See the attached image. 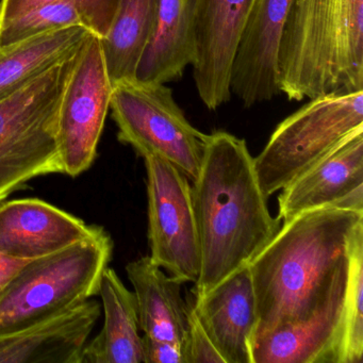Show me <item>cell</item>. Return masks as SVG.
Segmentation results:
<instances>
[{
  "label": "cell",
  "instance_id": "4",
  "mask_svg": "<svg viewBox=\"0 0 363 363\" xmlns=\"http://www.w3.org/2000/svg\"><path fill=\"white\" fill-rule=\"evenodd\" d=\"M114 243L104 227L60 252L29 261L0 294V335L65 313L99 294Z\"/></svg>",
  "mask_w": 363,
  "mask_h": 363
},
{
  "label": "cell",
  "instance_id": "14",
  "mask_svg": "<svg viewBox=\"0 0 363 363\" xmlns=\"http://www.w3.org/2000/svg\"><path fill=\"white\" fill-rule=\"evenodd\" d=\"M195 312L225 363H252L256 297L247 267L193 299Z\"/></svg>",
  "mask_w": 363,
  "mask_h": 363
},
{
  "label": "cell",
  "instance_id": "22",
  "mask_svg": "<svg viewBox=\"0 0 363 363\" xmlns=\"http://www.w3.org/2000/svg\"><path fill=\"white\" fill-rule=\"evenodd\" d=\"M363 358V223L354 229L347 252V275L342 307L340 363Z\"/></svg>",
  "mask_w": 363,
  "mask_h": 363
},
{
  "label": "cell",
  "instance_id": "9",
  "mask_svg": "<svg viewBox=\"0 0 363 363\" xmlns=\"http://www.w3.org/2000/svg\"><path fill=\"white\" fill-rule=\"evenodd\" d=\"M101 39L91 35L76 55L58 114L63 174L77 177L92 167L112 95Z\"/></svg>",
  "mask_w": 363,
  "mask_h": 363
},
{
  "label": "cell",
  "instance_id": "25",
  "mask_svg": "<svg viewBox=\"0 0 363 363\" xmlns=\"http://www.w3.org/2000/svg\"><path fill=\"white\" fill-rule=\"evenodd\" d=\"M143 347L145 363H184V350L179 344L143 335Z\"/></svg>",
  "mask_w": 363,
  "mask_h": 363
},
{
  "label": "cell",
  "instance_id": "23",
  "mask_svg": "<svg viewBox=\"0 0 363 363\" xmlns=\"http://www.w3.org/2000/svg\"><path fill=\"white\" fill-rule=\"evenodd\" d=\"M55 1H71L79 5L90 16L93 35L99 39L109 33L121 4V0H0V23Z\"/></svg>",
  "mask_w": 363,
  "mask_h": 363
},
{
  "label": "cell",
  "instance_id": "21",
  "mask_svg": "<svg viewBox=\"0 0 363 363\" xmlns=\"http://www.w3.org/2000/svg\"><path fill=\"white\" fill-rule=\"evenodd\" d=\"M158 0H121L109 33L101 39L112 86L135 79L156 25Z\"/></svg>",
  "mask_w": 363,
  "mask_h": 363
},
{
  "label": "cell",
  "instance_id": "1",
  "mask_svg": "<svg viewBox=\"0 0 363 363\" xmlns=\"http://www.w3.org/2000/svg\"><path fill=\"white\" fill-rule=\"evenodd\" d=\"M363 211L326 207L284 222L248 265L257 307L255 337L303 322L346 282L350 238Z\"/></svg>",
  "mask_w": 363,
  "mask_h": 363
},
{
  "label": "cell",
  "instance_id": "2",
  "mask_svg": "<svg viewBox=\"0 0 363 363\" xmlns=\"http://www.w3.org/2000/svg\"><path fill=\"white\" fill-rule=\"evenodd\" d=\"M192 184L201 250L194 296H201L247 267L275 237L281 220L269 212L245 140L230 133L209 135Z\"/></svg>",
  "mask_w": 363,
  "mask_h": 363
},
{
  "label": "cell",
  "instance_id": "6",
  "mask_svg": "<svg viewBox=\"0 0 363 363\" xmlns=\"http://www.w3.org/2000/svg\"><path fill=\"white\" fill-rule=\"evenodd\" d=\"M363 129V91L312 99L282 121L254 158L263 195L269 199Z\"/></svg>",
  "mask_w": 363,
  "mask_h": 363
},
{
  "label": "cell",
  "instance_id": "13",
  "mask_svg": "<svg viewBox=\"0 0 363 363\" xmlns=\"http://www.w3.org/2000/svg\"><path fill=\"white\" fill-rule=\"evenodd\" d=\"M97 227L42 199L3 201L0 252L18 260H35L91 237Z\"/></svg>",
  "mask_w": 363,
  "mask_h": 363
},
{
  "label": "cell",
  "instance_id": "26",
  "mask_svg": "<svg viewBox=\"0 0 363 363\" xmlns=\"http://www.w3.org/2000/svg\"><path fill=\"white\" fill-rule=\"evenodd\" d=\"M29 261L18 260L0 252V294Z\"/></svg>",
  "mask_w": 363,
  "mask_h": 363
},
{
  "label": "cell",
  "instance_id": "12",
  "mask_svg": "<svg viewBox=\"0 0 363 363\" xmlns=\"http://www.w3.org/2000/svg\"><path fill=\"white\" fill-rule=\"evenodd\" d=\"M294 0H256L240 38L230 90L245 107L279 94L277 58L286 18Z\"/></svg>",
  "mask_w": 363,
  "mask_h": 363
},
{
  "label": "cell",
  "instance_id": "17",
  "mask_svg": "<svg viewBox=\"0 0 363 363\" xmlns=\"http://www.w3.org/2000/svg\"><path fill=\"white\" fill-rule=\"evenodd\" d=\"M104 308V326L90 339L82 363H145L137 299L109 267L104 272L99 294Z\"/></svg>",
  "mask_w": 363,
  "mask_h": 363
},
{
  "label": "cell",
  "instance_id": "8",
  "mask_svg": "<svg viewBox=\"0 0 363 363\" xmlns=\"http://www.w3.org/2000/svg\"><path fill=\"white\" fill-rule=\"evenodd\" d=\"M143 159L150 258L172 277L184 284H195L201 271V250L191 182L164 159L156 156Z\"/></svg>",
  "mask_w": 363,
  "mask_h": 363
},
{
  "label": "cell",
  "instance_id": "16",
  "mask_svg": "<svg viewBox=\"0 0 363 363\" xmlns=\"http://www.w3.org/2000/svg\"><path fill=\"white\" fill-rule=\"evenodd\" d=\"M344 290L308 320L255 337L252 363H340Z\"/></svg>",
  "mask_w": 363,
  "mask_h": 363
},
{
  "label": "cell",
  "instance_id": "10",
  "mask_svg": "<svg viewBox=\"0 0 363 363\" xmlns=\"http://www.w3.org/2000/svg\"><path fill=\"white\" fill-rule=\"evenodd\" d=\"M256 0H192L195 60L193 78L206 107L230 101L231 67Z\"/></svg>",
  "mask_w": 363,
  "mask_h": 363
},
{
  "label": "cell",
  "instance_id": "7",
  "mask_svg": "<svg viewBox=\"0 0 363 363\" xmlns=\"http://www.w3.org/2000/svg\"><path fill=\"white\" fill-rule=\"evenodd\" d=\"M112 86L110 109L118 141L131 146L142 158L156 156L169 161L194 182L209 135L186 120L171 89L137 79Z\"/></svg>",
  "mask_w": 363,
  "mask_h": 363
},
{
  "label": "cell",
  "instance_id": "5",
  "mask_svg": "<svg viewBox=\"0 0 363 363\" xmlns=\"http://www.w3.org/2000/svg\"><path fill=\"white\" fill-rule=\"evenodd\" d=\"M76 55L0 101V203L31 179L63 174L58 114Z\"/></svg>",
  "mask_w": 363,
  "mask_h": 363
},
{
  "label": "cell",
  "instance_id": "15",
  "mask_svg": "<svg viewBox=\"0 0 363 363\" xmlns=\"http://www.w3.org/2000/svg\"><path fill=\"white\" fill-rule=\"evenodd\" d=\"M99 301L0 335V363H82V352L101 318Z\"/></svg>",
  "mask_w": 363,
  "mask_h": 363
},
{
  "label": "cell",
  "instance_id": "3",
  "mask_svg": "<svg viewBox=\"0 0 363 363\" xmlns=\"http://www.w3.org/2000/svg\"><path fill=\"white\" fill-rule=\"evenodd\" d=\"M277 69L290 101L363 91V0H294Z\"/></svg>",
  "mask_w": 363,
  "mask_h": 363
},
{
  "label": "cell",
  "instance_id": "18",
  "mask_svg": "<svg viewBox=\"0 0 363 363\" xmlns=\"http://www.w3.org/2000/svg\"><path fill=\"white\" fill-rule=\"evenodd\" d=\"M133 286L143 335L184 346L188 327V301L182 295L184 282L165 275L150 256L127 264Z\"/></svg>",
  "mask_w": 363,
  "mask_h": 363
},
{
  "label": "cell",
  "instance_id": "20",
  "mask_svg": "<svg viewBox=\"0 0 363 363\" xmlns=\"http://www.w3.org/2000/svg\"><path fill=\"white\" fill-rule=\"evenodd\" d=\"M93 35L84 27H65L0 48V101L62 61L75 56Z\"/></svg>",
  "mask_w": 363,
  "mask_h": 363
},
{
  "label": "cell",
  "instance_id": "24",
  "mask_svg": "<svg viewBox=\"0 0 363 363\" xmlns=\"http://www.w3.org/2000/svg\"><path fill=\"white\" fill-rule=\"evenodd\" d=\"M182 350L184 363H225L201 326L195 312L193 299L188 301V327Z\"/></svg>",
  "mask_w": 363,
  "mask_h": 363
},
{
  "label": "cell",
  "instance_id": "19",
  "mask_svg": "<svg viewBox=\"0 0 363 363\" xmlns=\"http://www.w3.org/2000/svg\"><path fill=\"white\" fill-rule=\"evenodd\" d=\"M194 60L192 0H158L154 33L135 79L163 84L175 82Z\"/></svg>",
  "mask_w": 363,
  "mask_h": 363
},
{
  "label": "cell",
  "instance_id": "11",
  "mask_svg": "<svg viewBox=\"0 0 363 363\" xmlns=\"http://www.w3.org/2000/svg\"><path fill=\"white\" fill-rule=\"evenodd\" d=\"M278 203L284 223L320 208L363 211V129L282 189Z\"/></svg>",
  "mask_w": 363,
  "mask_h": 363
}]
</instances>
